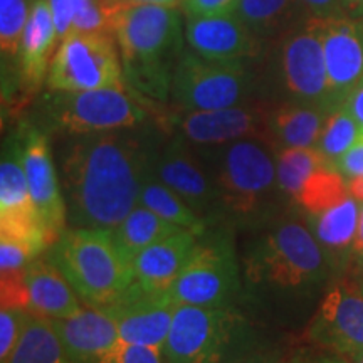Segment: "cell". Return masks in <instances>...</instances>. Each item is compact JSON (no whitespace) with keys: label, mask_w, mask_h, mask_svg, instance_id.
I'll list each match as a JSON object with an SVG mask.
<instances>
[{"label":"cell","mask_w":363,"mask_h":363,"mask_svg":"<svg viewBox=\"0 0 363 363\" xmlns=\"http://www.w3.org/2000/svg\"><path fill=\"white\" fill-rule=\"evenodd\" d=\"M29 12L26 0H0V49L4 59H19Z\"/></svg>","instance_id":"d6a6232c"},{"label":"cell","mask_w":363,"mask_h":363,"mask_svg":"<svg viewBox=\"0 0 363 363\" xmlns=\"http://www.w3.org/2000/svg\"><path fill=\"white\" fill-rule=\"evenodd\" d=\"M57 43L56 26L49 0H34L21 40L19 71L27 89L35 91L49 71V57Z\"/></svg>","instance_id":"cb8c5ba5"},{"label":"cell","mask_w":363,"mask_h":363,"mask_svg":"<svg viewBox=\"0 0 363 363\" xmlns=\"http://www.w3.org/2000/svg\"><path fill=\"white\" fill-rule=\"evenodd\" d=\"M256 88L249 61H212L189 49L175 66L170 96L180 111H208L252 103Z\"/></svg>","instance_id":"52a82bcc"},{"label":"cell","mask_w":363,"mask_h":363,"mask_svg":"<svg viewBox=\"0 0 363 363\" xmlns=\"http://www.w3.org/2000/svg\"><path fill=\"white\" fill-rule=\"evenodd\" d=\"M138 203L155 212L163 219L174 222V224L192 230V233L199 235L208 229L201 217L185 203L184 199L177 195L170 187H167L153 174L145 180L142 192H140Z\"/></svg>","instance_id":"83f0119b"},{"label":"cell","mask_w":363,"mask_h":363,"mask_svg":"<svg viewBox=\"0 0 363 363\" xmlns=\"http://www.w3.org/2000/svg\"><path fill=\"white\" fill-rule=\"evenodd\" d=\"M180 230H184V227L163 219L138 203L115 229H111V233L121 257L131 266L140 252Z\"/></svg>","instance_id":"484cf974"},{"label":"cell","mask_w":363,"mask_h":363,"mask_svg":"<svg viewBox=\"0 0 363 363\" xmlns=\"http://www.w3.org/2000/svg\"><path fill=\"white\" fill-rule=\"evenodd\" d=\"M56 26L57 40L61 43L67 34L72 33V0H49Z\"/></svg>","instance_id":"f35d334b"},{"label":"cell","mask_w":363,"mask_h":363,"mask_svg":"<svg viewBox=\"0 0 363 363\" xmlns=\"http://www.w3.org/2000/svg\"><path fill=\"white\" fill-rule=\"evenodd\" d=\"M362 291H363V281H362Z\"/></svg>","instance_id":"c3c4849f"},{"label":"cell","mask_w":363,"mask_h":363,"mask_svg":"<svg viewBox=\"0 0 363 363\" xmlns=\"http://www.w3.org/2000/svg\"><path fill=\"white\" fill-rule=\"evenodd\" d=\"M330 110L308 103L284 101L267 110L266 142L278 152L283 148L316 147Z\"/></svg>","instance_id":"603a6c76"},{"label":"cell","mask_w":363,"mask_h":363,"mask_svg":"<svg viewBox=\"0 0 363 363\" xmlns=\"http://www.w3.org/2000/svg\"><path fill=\"white\" fill-rule=\"evenodd\" d=\"M175 308L169 294L147 293L131 283L113 305L101 311L115 321L120 340L163 352Z\"/></svg>","instance_id":"e0dca14e"},{"label":"cell","mask_w":363,"mask_h":363,"mask_svg":"<svg viewBox=\"0 0 363 363\" xmlns=\"http://www.w3.org/2000/svg\"><path fill=\"white\" fill-rule=\"evenodd\" d=\"M125 78L143 96L163 101L170 96L172 78L184 52L185 30L177 7L120 6L113 21Z\"/></svg>","instance_id":"3957f363"},{"label":"cell","mask_w":363,"mask_h":363,"mask_svg":"<svg viewBox=\"0 0 363 363\" xmlns=\"http://www.w3.org/2000/svg\"><path fill=\"white\" fill-rule=\"evenodd\" d=\"M219 190L224 225L259 230L281 216L286 199L278 182L276 150L262 138L195 147Z\"/></svg>","instance_id":"7a4b0ae2"},{"label":"cell","mask_w":363,"mask_h":363,"mask_svg":"<svg viewBox=\"0 0 363 363\" xmlns=\"http://www.w3.org/2000/svg\"><path fill=\"white\" fill-rule=\"evenodd\" d=\"M17 135H19L22 165L26 170L30 197L51 247L67 229L66 201L62 185L59 184L51 145L48 135L35 126L22 125Z\"/></svg>","instance_id":"5bb4252c"},{"label":"cell","mask_w":363,"mask_h":363,"mask_svg":"<svg viewBox=\"0 0 363 363\" xmlns=\"http://www.w3.org/2000/svg\"><path fill=\"white\" fill-rule=\"evenodd\" d=\"M0 234L26 240L39 254L49 247L44 225L30 197L17 133L4 145L0 162Z\"/></svg>","instance_id":"9a60e30c"},{"label":"cell","mask_w":363,"mask_h":363,"mask_svg":"<svg viewBox=\"0 0 363 363\" xmlns=\"http://www.w3.org/2000/svg\"><path fill=\"white\" fill-rule=\"evenodd\" d=\"M358 135H360V125L342 104L330 111L315 148L335 167L340 158L357 142Z\"/></svg>","instance_id":"4dcf8cb0"},{"label":"cell","mask_w":363,"mask_h":363,"mask_svg":"<svg viewBox=\"0 0 363 363\" xmlns=\"http://www.w3.org/2000/svg\"><path fill=\"white\" fill-rule=\"evenodd\" d=\"M298 0H239L235 13L262 40L286 33L296 16Z\"/></svg>","instance_id":"4316f807"},{"label":"cell","mask_w":363,"mask_h":363,"mask_svg":"<svg viewBox=\"0 0 363 363\" xmlns=\"http://www.w3.org/2000/svg\"><path fill=\"white\" fill-rule=\"evenodd\" d=\"M343 11L347 16H363V0H343Z\"/></svg>","instance_id":"bcb514c9"},{"label":"cell","mask_w":363,"mask_h":363,"mask_svg":"<svg viewBox=\"0 0 363 363\" xmlns=\"http://www.w3.org/2000/svg\"><path fill=\"white\" fill-rule=\"evenodd\" d=\"M308 337L321 350L353 362L363 353V291L350 278L326 289L308 328Z\"/></svg>","instance_id":"4fadbf2b"},{"label":"cell","mask_w":363,"mask_h":363,"mask_svg":"<svg viewBox=\"0 0 363 363\" xmlns=\"http://www.w3.org/2000/svg\"><path fill=\"white\" fill-rule=\"evenodd\" d=\"M29 291V310L48 320L76 316L84 310L78 293L72 289L56 264L49 257H35L26 271Z\"/></svg>","instance_id":"7402d4cb"},{"label":"cell","mask_w":363,"mask_h":363,"mask_svg":"<svg viewBox=\"0 0 363 363\" xmlns=\"http://www.w3.org/2000/svg\"><path fill=\"white\" fill-rule=\"evenodd\" d=\"M244 318L229 308L177 305L163 347L165 363H225L244 335Z\"/></svg>","instance_id":"ba28073f"},{"label":"cell","mask_w":363,"mask_h":363,"mask_svg":"<svg viewBox=\"0 0 363 363\" xmlns=\"http://www.w3.org/2000/svg\"><path fill=\"white\" fill-rule=\"evenodd\" d=\"M360 220V203L348 192L333 206L308 216L311 233L315 234L328 261H347L352 257L353 242Z\"/></svg>","instance_id":"d4e9b609"},{"label":"cell","mask_w":363,"mask_h":363,"mask_svg":"<svg viewBox=\"0 0 363 363\" xmlns=\"http://www.w3.org/2000/svg\"><path fill=\"white\" fill-rule=\"evenodd\" d=\"M328 163L330 162L315 147L278 150L276 169H278L279 187L286 199L289 202L296 201L306 182Z\"/></svg>","instance_id":"f546056e"},{"label":"cell","mask_w":363,"mask_h":363,"mask_svg":"<svg viewBox=\"0 0 363 363\" xmlns=\"http://www.w3.org/2000/svg\"><path fill=\"white\" fill-rule=\"evenodd\" d=\"M337 170L345 179L363 177V130H360L357 142L352 145L345 155L337 162Z\"/></svg>","instance_id":"74e56055"},{"label":"cell","mask_w":363,"mask_h":363,"mask_svg":"<svg viewBox=\"0 0 363 363\" xmlns=\"http://www.w3.org/2000/svg\"><path fill=\"white\" fill-rule=\"evenodd\" d=\"M7 363H71L48 318L38 316L27 323L19 345Z\"/></svg>","instance_id":"f1b7e54d"},{"label":"cell","mask_w":363,"mask_h":363,"mask_svg":"<svg viewBox=\"0 0 363 363\" xmlns=\"http://www.w3.org/2000/svg\"><path fill=\"white\" fill-rule=\"evenodd\" d=\"M239 0H184L182 11L185 17L220 16L235 11Z\"/></svg>","instance_id":"8d00e7d4"},{"label":"cell","mask_w":363,"mask_h":363,"mask_svg":"<svg viewBox=\"0 0 363 363\" xmlns=\"http://www.w3.org/2000/svg\"><path fill=\"white\" fill-rule=\"evenodd\" d=\"M352 259L363 266V203H360V220H358L357 238L352 249Z\"/></svg>","instance_id":"b9f144b4"},{"label":"cell","mask_w":363,"mask_h":363,"mask_svg":"<svg viewBox=\"0 0 363 363\" xmlns=\"http://www.w3.org/2000/svg\"><path fill=\"white\" fill-rule=\"evenodd\" d=\"M121 4L115 0H72V33H110Z\"/></svg>","instance_id":"1f68e13d"},{"label":"cell","mask_w":363,"mask_h":363,"mask_svg":"<svg viewBox=\"0 0 363 363\" xmlns=\"http://www.w3.org/2000/svg\"><path fill=\"white\" fill-rule=\"evenodd\" d=\"M121 6H136V4H147V6H165V7H177L179 4H184V0H115Z\"/></svg>","instance_id":"7bdbcfd3"},{"label":"cell","mask_w":363,"mask_h":363,"mask_svg":"<svg viewBox=\"0 0 363 363\" xmlns=\"http://www.w3.org/2000/svg\"><path fill=\"white\" fill-rule=\"evenodd\" d=\"M323 43L331 106H342L345 98L363 78V17L347 13L310 17Z\"/></svg>","instance_id":"2e32d148"},{"label":"cell","mask_w":363,"mask_h":363,"mask_svg":"<svg viewBox=\"0 0 363 363\" xmlns=\"http://www.w3.org/2000/svg\"><path fill=\"white\" fill-rule=\"evenodd\" d=\"M153 175L180 195L207 227L224 225L214 177L194 145L180 136L160 145L153 160Z\"/></svg>","instance_id":"7c38bea8"},{"label":"cell","mask_w":363,"mask_h":363,"mask_svg":"<svg viewBox=\"0 0 363 363\" xmlns=\"http://www.w3.org/2000/svg\"><path fill=\"white\" fill-rule=\"evenodd\" d=\"M343 106L347 108L348 113L355 118V121L360 125V130H363V78L360 79L355 88L350 91L347 98H345Z\"/></svg>","instance_id":"60d3db41"},{"label":"cell","mask_w":363,"mask_h":363,"mask_svg":"<svg viewBox=\"0 0 363 363\" xmlns=\"http://www.w3.org/2000/svg\"><path fill=\"white\" fill-rule=\"evenodd\" d=\"M264 104H240L208 111H184L174 118L180 138L194 147H217L244 138L266 140Z\"/></svg>","instance_id":"ac0fdd59"},{"label":"cell","mask_w":363,"mask_h":363,"mask_svg":"<svg viewBox=\"0 0 363 363\" xmlns=\"http://www.w3.org/2000/svg\"><path fill=\"white\" fill-rule=\"evenodd\" d=\"M211 229L199 235L192 254L172 284L169 298L175 305L229 308L239 296L242 272L233 235L225 225Z\"/></svg>","instance_id":"8992f818"},{"label":"cell","mask_w":363,"mask_h":363,"mask_svg":"<svg viewBox=\"0 0 363 363\" xmlns=\"http://www.w3.org/2000/svg\"><path fill=\"white\" fill-rule=\"evenodd\" d=\"M347 189L358 203H363V177L347 179Z\"/></svg>","instance_id":"f6af8a7d"},{"label":"cell","mask_w":363,"mask_h":363,"mask_svg":"<svg viewBox=\"0 0 363 363\" xmlns=\"http://www.w3.org/2000/svg\"><path fill=\"white\" fill-rule=\"evenodd\" d=\"M93 363H165L160 350L118 340Z\"/></svg>","instance_id":"d590c367"},{"label":"cell","mask_w":363,"mask_h":363,"mask_svg":"<svg viewBox=\"0 0 363 363\" xmlns=\"http://www.w3.org/2000/svg\"><path fill=\"white\" fill-rule=\"evenodd\" d=\"M298 363H348L347 358L335 355V353H325V355H313V357H306L303 360H299Z\"/></svg>","instance_id":"ee69618b"},{"label":"cell","mask_w":363,"mask_h":363,"mask_svg":"<svg viewBox=\"0 0 363 363\" xmlns=\"http://www.w3.org/2000/svg\"><path fill=\"white\" fill-rule=\"evenodd\" d=\"M199 234L180 230L170 238L152 244L131 262L133 283L147 293L169 294L172 284L192 254Z\"/></svg>","instance_id":"ffe728a7"},{"label":"cell","mask_w":363,"mask_h":363,"mask_svg":"<svg viewBox=\"0 0 363 363\" xmlns=\"http://www.w3.org/2000/svg\"><path fill=\"white\" fill-rule=\"evenodd\" d=\"M185 43L199 56L212 61H252L262 52V39L235 12L187 17Z\"/></svg>","instance_id":"d6986e66"},{"label":"cell","mask_w":363,"mask_h":363,"mask_svg":"<svg viewBox=\"0 0 363 363\" xmlns=\"http://www.w3.org/2000/svg\"><path fill=\"white\" fill-rule=\"evenodd\" d=\"M52 93L48 104L49 116L67 136L138 128L148 116L147 108L128 93V88Z\"/></svg>","instance_id":"30bf717a"},{"label":"cell","mask_w":363,"mask_h":363,"mask_svg":"<svg viewBox=\"0 0 363 363\" xmlns=\"http://www.w3.org/2000/svg\"><path fill=\"white\" fill-rule=\"evenodd\" d=\"M298 2L311 13V17H330L345 13L343 0H298Z\"/></svg>","instance_id":"ab89813d"},{"label":"cell","mask_w":363,"mask_h":363,"mask_svg":"<svg viewBox=\"0 0 363 363\" xmlns=\"http://www.w3.org/2000/svg\"><path fill=\"white\" fill-rule=\"evenodd\" d=\"M272 72L288 101L333 110L323 43L310 19L303 27L286 30L281 35L272 57Z\"/></svg>","instance_id":"8fae6325"},{"label":"cell","mask_w":363,"mask_h":363,"mask_svg":"<svg viewBox=\"0 0 363 363\" xmlns=\"http://www.w3.org/2000/svg\"><path fill=\"white\" fill-rule=\"evenodd\" d=\"M49 321L71 363H93L120 340L115 321L98 308L88 306L76 316Z\"/></svg>","instance_id":"44dd1931"},{"label":"cell","mask_w":363,"mask_h":363,"mask_svg":"<svg viewBox=\"0 0 363 363\" xmlns=\"http://www.w3.org/2000/svg\"><path fill=\"white\" fill-rule=\"evenodd\" d=\"M352 363H363V353L358 358H355V360H353Z\"/></svg>","instance_id":"7dc6e473"},{"label":"cell","mask_w":363,"mask_h":363,"mask_svg":"<svg viewBox=\"0 0 363 363\" xmlns=\"http://www.w3.org/2000/svg\"><path fill=\"white\" fill-rule=\"evenodd\" d=\"M39 256L40 254L26 240L0 234V278L26 274L30 262Z\"/></svg>","instance_id":"836d02e7"},{"label":"cell","mask_w":363,"mask_h":363,"mask_svg":"<svg viewBox=\"0 0 363 363\" xmlns=\"http://www.w3.org/2000/svg\"><path fill=\"white\" fill-rule=\"evenodd\" d=\"M48 88L61 93L126 88L120 49L110 33H71L57 45Z\"/></svg>","instance_id":"9c48e42d"},{"label":"cell","mask_w":363,"mask_h":363,"mask_svg":"<svg viewBox=\"0 0 363 363\" xmlns=\"http://www.w3.org/2000/svg\"><path fill=\"white\" fill-rule=\"evenodd\" d=\"M33 313L24 308H2L0 311V363L11 360Z\"/></svg>","instance_id":"e575fe53"},{"label":"cell","mask_w":363,"mask_h":363,"mask_svg":"<svg viewBox=\"0 0 363 363\" xmlns=\"http://www.w3.org/2000/svg\"><path fill=\"white\" fill-rule=\"evenodd\" d=\"M49 259L91 308L113 305L133 283V271L118 251L111 229L67 227Z\"/></svg>","instance_id":"5b68a950"},{"label":"cell","mask_w":363,"mask_h":363,"mask_svg":"<svg viewBox=\"0 0 363 363\" xmlns=\"http://www.w3.org/2000/svg\"><path fill=\"white\" fill-rule=\"evenodd\" d=\"M256 233L242 262L247 289L254 293L301 291L328 272V257L308 222L281 214Z\"/></svg>","instance_id":"277c9868"},{"label":"cell","mask_w":363,"mask_h":363,"mask_svg":"<svg viewBox=\"0 0 363 363\" xmlns=\"http://www.w3.org/2000/svg\"><path fill=\"white\" fill-rule=\"evenodd\" d=\"M138 128L67 136L59 152L67 227L115 229L138 206L160 147Z\"/></svg>","instance_id":"6da1fadb"}]
</instances>
